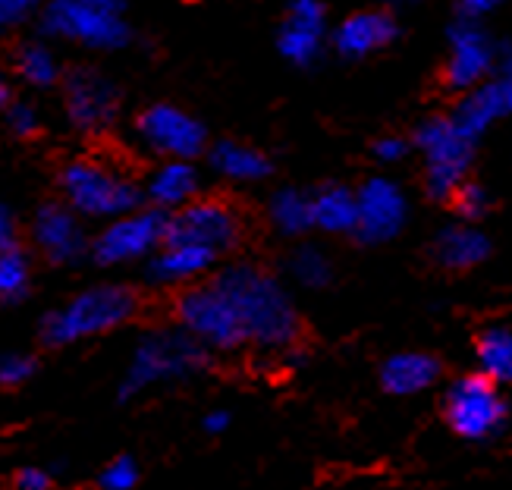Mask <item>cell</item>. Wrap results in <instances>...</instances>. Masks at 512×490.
Listing matches in <instances>:
<instances>
[{
  "label": "cell",
  "instance_id": "cell-39",
  "mask_svg": "<svg viewBox=\"0 0 512 490\" xmlns=\"http://www.w3.org/2000/svg\"><path fill=\"white\" fill-rule=\"evenodd\" d=\"M494 73H512V38L497 41V66Z\"/></svg>",
  "mask_w": 512,
  "mask_h": 490
},
{
  "label": "cell",
  "instance_id": "cell-29",
  "mask_svg": "<svg viewBox=\"0 0 512 490\" xmlns=\"http://www.w3.org/2000/svg\"><path fill=\"white\" fill-rule=\"evenodd\" d=\"M16 73L29 85L48 88V85H54L60 79L57 54L48 48V44H26V48L16 54Z\"/></svg>",
  "mask_w": 512,
  "mask_h": 490
},
{
  "label": "cell",
  "instance_id": "cell-24",
  "mask_svg": "<svg viewBox=\"0 0 512 490\" xmlns=\"http://www.w3.org/2000/svg\"><path fill=\"white\" fill-rule=\"evenodd\" d=\"M211 167L236 183H258L271 173V161L258 148L242 142H217L211 148Z\"/></svg>",
  "mask_w": 512,
  "mask_h": 490
},
{
  "label": "cell",
  "instance_id": "cell-35",
  "mask_svg": "<svg viewBox=\"0 0 512 490\" xmlns=\"http://www.w3.org/2000/svg\"><path fill=\"white\" fill-rule=\"evenodd\" d=\"M412 151V142L409 139H399V136H384L374 142V158L381 164H399Z\"/></svg>",
  "mask_w": 512,
  "mask_h": 490
},
{
  "label": "cell",
  "instance_id": "cell-38",
  "mask_svg": "<svg viewBox=\"0 0 512 490\" xmlns=\"http://www.w3.org/2000/svg\"><path fill=\"white\" fill-rule=\"evenodd\" d=\"M16 245V220L7 205H0V252H7Z\"/></svg>",
  "mask_w": 512,
  "mask_h": 490
},
{
  "label": "cell",
  "instance_id": "cell-10",
  "mask_svg": "<svg viewBox=\"0 0 512 490\" xmlns=\"http://www.w3.org/2000/svg\"><path fill=\"white\" fill-rule=\"evenodd\" d=\"M497 66V41L487 35L481 22L456 19L447 29V63H443V82L450 92H472L484 79L494 76Z\"/></svg>",
  "mask_w": 512,
  "mask_h": 490
},
{
  "label": "cell",
  "instance_id": "cell-25",
  "mask_svg": "<svg viewBox=\"0 0 512 490\" xmlns=\"http://www.w3.org/2000/svg\"><path fill=\"white\" fill-rule=\"evenodd\" d=\"M475 355H478V374H484L497 387L512 384V327L494 324L481 330Z\"/></svg>",
  "mask_w": 512,
  "mask_h": 490
},
{
  "label": "cell",
  "instance_id": "cell-26",
  "mask_svg": "<svg viewBox=\"0 0 512 490\" xmlns=\"http://www.w3.org/2000/svg\"><path fill=\"white\" fill-rule=\"evenodd\" d=\"M267 214L283 236H302L311 230V195L299 189H280L267 205Z\"/></svg>",
  "mask_w": 512,
  "mask_h": 490
},
{
  "label": "cell",
  "instance_id": "cell-34",
  "mask_svg": "<svg viewBox=\"0 0 512 490\" xmlns=\"http://www.w3.org/2000/svg\"><path fill=\"white\" fill-rule=\"evenodd\" d=\"M509 0H456V19H469V22H484L491 13L506 7Z\"/></svg>",
  "mask_w": 512,
  "mask_h": 490
},
{
  "label": "cell",
  "instance_id": "cell-17",
  "mask_svg": "<svg viewBox=\"0 0 512 490\" xmlns=\"http://www.w3.org/2000/svg\"><path fill=\"white\" fill-rule=\"evenodd\" d=\"M32 239L35 249L54 264H73L88 249L79 214L66 205H41L32 220Z\"/></svg>",
  "mask_w": 512,
  "mask_h": 490
},
{
  "label": "cell",
  "instance_id": "cell-27",
  "mask_svg": "<svg viewBox=\"0 0 512 490\" xmlns=\"http://www.w3.org/2000/svg\"><path fill=\"white\" fill-rule=\"evenodd\" d=\"M32 286V264L29 255L19 252L16 245L7 252H0V302L16 305L29 296Z\"/></svg>",
  "mask_w": 512,
  "mask_h": 490
},
{
  "label": "cell",
  "instance_id": "cell-7",
  "mask_svg": "<svg viewBox=\"0 0 512 490\" xmlns=\"http://www.w3.org/2000/svg\"><path fill=\"white\" fill-rule=\"evenodd\" d=\"M450 428L465 440H487L497 434L506 421V399L494 381L484 374H465L450 384L443 399Z\"/></svg>",
  "mask_w": 512,
  "mask_h": 490
},
{
  "label": "cell",
  "instance_id": "cell-6",
  "mask_svg": "<svg viewBox=\"0 0 512 490\" xmlns=\"http://www.w3.org/2000/svg\"><path fill=\"white\" fill-rule=\"evenodd\" d=\"M41 26L54 38L92 51H117L129 41L126 0H48Z\"/></svg>",
  "mask_w": 512,
  "mask_h": 490
},
{
  "label": "cell",
  "instance_id": "cell-40",
  "mask_svg": "<svg viewBox=\"0 0 512 490\" xmlns=\"http://www.w3.org/2000/svg\"><path fill=\"white\" fill-rule=\"evenodd\" d=\"M227 428H230V412L214 409V412L205 415V431H208V434H224Z\"/></svg>",
  "mask_w": 512,
  "mask_h": 490
},
{
  "label": "cell",
  "instance_id": "cell-1",
  "mask_svg": "<svg viewBox=\"0 0 512 490\" xmlns=\"http://www.w3.org/2000/svg\"><path fill=\"white\" fill-rule=\"evenodd\" d=\"M242 327L246 346L289 349L299 340V311L283 283L258 264H230L211 280Z\"/></svg>",
  "mask_w": 512,
  "mask_h": 490
},
{
  "label": "cell",
  "instance_id": "cell-15",
  "mask_svg": "<svg viewBox=\"0 0 512 490\" xmlns=\"http://www.w3.org/2000/svg\"><path fill=\"white\" fill-rule=\"evenodd\" d=\"M327 38V10L321 0H289L277 35L280 54L293 66H311L321 57Z\"/></svg>",
  "mask_w": 512,
  "mask_h": 490
},
{
  "label": "cell",
  "instance_id": "cell-22",
  "mask_svg": "<svg viewBox=\"0 0 512 490\" xmlns=\"http://www.w3.org/2000/svg\"><path fill=\"white\" fill-rule=\"evenodd\" d=\"M440 377V362L425 352H399L390 355L381 368V384L393 396H415L421 390H431Z\"/></svg>",
  "mask_w": 512,
  "mask_h": 490
},
{
  "label": "cell",
  "instance_id": "cell-14",
  "mask_svg": "<svg viewBox=\"0 0 512 490\" xmlns=\"http://www.w3.org/2000/svg\"><path fill=\"white\" fill-rule=\"evenodd\" d=\"M120 95L114 82L95 70H76L66 76V114L82 132H101L114 123Z\"/></svg>",
  "mask_w": 512,
  "mask_h": 490
},
{
  "label": "cell",
  "instance_id": "cell-8",
  "mask_svg": "<svg viewBox=\"0 0 512 490\" xmlns=\"http://www.w3.org/2000/svg\"><path fill=\"white\" fill-rule=\"evenodd\" d=\"M176 321L205 349H239L246 346L242 327L224 293L208 280L198 283L176 299Z\"/></svg>",
  "mask_w": 512,
  "mask_h": 490
},
{
  "label": "cell",
  "instance_id": "cell-41",
  "mask_svg": "<svg viewBox=\"0 0 512 490\" xmlns=\"http://www.w3.org/2000/svg\"><path fill=\"white\" fill-rule=\"evenodd\" d=\"M13 104V92H10V82L0 76V110H7Z\"/></svg>",
  "mask_w": 512,
  "mask_h": 490
},
{
  "label": "cell",
  "instance_id": "cell-23",
  "mask_svg": "<svg viewBox=\"0 0 512 490\" xmlns=\"http://www.w3.org/2000/svg\"><path fill=\"white\" fill-rule=\"evenodd\" d=\"M311 227L330 236H349L355 230V189L333 183L311 195Z\"/></svg>",
  "mask_w": 512,
  "mask_h": 490
},
{
  "label": "cell",
  "instance_id": "cell-5",
  "mask_svg": "<svg viewBox=\"0 0 512 490\" xmlns=\"http://www.w3.org/2000/svg\"><path fill=\"white\" fill-rule=\"evenodd\" d=\"M412 148L425 161V192L437 202H450L456 189L469 180L475 142L453 123L450 114H434L418 123Z\"/></svg>",
  "mask_w": 512,
  "mask_h": 490
},
{
  "label": "cell",
  "instance_id": "cell-32",
  "mask_svg": "<svg viewBox=\"0 0 512 490\" xmlns=\"http://www.w3.org/2000/svg\"><path fill=\"white\" fill-rule=\"evenodd\" d=\"M98 481H101L104 490H132L139 481V465L132 462L129 456H120V459H114L107 465Z\"/></svg>",
  "mask_w": 512,
  "mask_h": 490
},
{
  "label": "cell",
  "instance_id": "cell-31",
  "mask_svg": "<svg viewBox=\"0 0 512 490\" xmlns=\"http://www.w3.org/2000/svg\"><path fill=\"white\" fill-rule=\"evenodd\" d=\"M35 374V359L22 352H7L0 355V384L4 387H22L26 381H32Z\"/></svg>",
  "mask_w": 512,
  "mask_h": 490
},
{
  "label": "cell",
  "instance_id": "cell-28",
  "mask_svg": "<svg viewBox=\"0 0 512 490\" xmlns=\"http://www.w3.org/2000/svg\"><path fill=\"white\" fill-rule=\"evenodd\" d=\"M289 277L299 286L321 289L333 280V261L318 245H299V249L289 255Z\"/></svg>",
  "mask_w": 512,
  "mask_h": 490
},
{
  "label": "cell",
  "instance_id": "cell-16",
  "mask_svg": "<svg viewBox=\"0 0 512 490\" xmlns=\"http://www.w3.org/2000/svg\"><path fill=\"white\" fill-rule=\"evenodd\" d=\"M453 123L469 136L475 145L497 120L512 117V73H494L472 92L459 95L456 107L450 110Z\"/></svg>",
  "mask_w": 512,
  "mask_h": 490
},
{
  "label": "cell",
  "instance_id": "cell-30",
  "mask_svg": "<svg viewBox=\"0 0 512 490\" xmlns=\"http://www.w3.org/2000/svg\"><path fill=\"white\" fill-rule=\"evenodd\" d=\"M450 202H453L456 214L462 217V224H478V220L487 217V211H491V195H487V189L478 183H469V180L456 189Z\"/></svg>",
  "mask_w": 512,
  "mask_h": 490
},
{
  "label": "cell",
  "instance_id": "cell-36",
  "mask_svg": "<svg viewBox=\"0 0 512 490\" xmlns=\"http://www.w3.org/2000/svg\"><path fill=\"white\" fill-rule=\"evenodd\" d=\"M41 0H0V29H10L16 22H22L29 13H35V7Z\"/></svg>",
  "mask_w": 512,
  "mask_h": 490
},
{
  "label": "cell",
  "instance_id": "cell-12",
  "mask_svg": "<svg viewBox=\"0 0 512 490\" xmlns=\"http://www.w3.org/2000/svg\"><path fill=\"white\" fill-rule=\"evenodd\" d=\"M409 220L406 189L390 176H374L355 189V230L352 236L365 245H381L399 236Z\"/></svg>",
  "mask_w": 512,
  "mask_h": 490
},
{
  "label": "cell",
  "instance_id": "cell-11",
  "mask_svg": "<svg viewBox=\"0 0 512 490\" xmlns=\"http://www.w3.org/2000/svg\"><path fill=\"white\" fill-rule=\"evenodd\" d=\"M242 236V220L236 208L217 198H195L186 208L167 217V239L164 242H189L220 255L230 252Z\"/></svg>",
  "mask_w": 512,
  "mask_h": 490
},
{
  "label": "cell",
  "instance_id": "cell-4",
  "mask_svg": "<svg viewBox=\"0 0 512 490\" xmlns=\"http://www.w3.org/2000/svg\"><path fill=\"white\" fill-rule=\"evenodd\" d=\"M205 365H208V349L198 340H192L186 330H151L139 340L136 352H132L120 396L132 399L154 384L183 381V377L202 371Z\"/></svg>",
  "mask_w": 512,
  "mask_h": 490
},
{
  "label": "cell",
  "instance_id": "cell-33",
  "mask_svg": "<svg viewBox=\"0 0 512 490\" xmlns=\"http://www.w3.org/2000/svg\"><path fill=\"white\" fill-rule=\"evenodd\" d=\"M7 123L22 139L32 136V132H38V114H35L32 104H10L7 107Z\"/></svg>",
  "mask_w": 512,
  "mask_h": 490
},
{
  "label": "cell",
  "instance_id": "cell-21",
  "mask_svg": "<svg viewBox=\"0 0 512 490\" xmlns=\"http://www.w3.org/2000/svg\"><path fill=\"white\" fill-rule=\"evenodd\" d=\"M145 192L154 208L173 214L198 198V173L189 161H164L148 176Z\"/></svg>",
  "mask_w": 512,
  "mask_h": 490
},
{
  "label": "cell",
  "instance_id": "cell-20",
  "mask_svg": "<svg viewBox=\"0 0 512 490\" xmlns=\"http://www.w3.org/2000/svg\"><path fill=\"white\" fill-rule=\"evenodd\" d=\"M491 255V239L475 224H450L434 239V261L447 271H472Z\"/></svg>",
  "mask_w": 512,
  "mask_h": 490
},
{
  "label": "cell",
  "instance_id": "cell-13",
  "mask_svg": "<svg viewBox=\"0 0 512 490\" xmlns=\"http://www.w3.org/2000/svg\"><path fill=\"white\" fill-rule=\"evenodd\" d=\"M145 148L161 154L164 161H192L205 151L208 132L195 117L173 104H154L136 123Z\"/></svg>",
  "mask_w": 512,
  "mask_h": 490
},
{
  "label": "cell",
  "instance_id": "cell-9",
  "mask_svg": "<svg viewBox=\"0 0 512 490\" xmlns=\"http://www.w3.org/2000/svg\"><path fill=\"white\" fill-rule=\"evenodd\" d=\"M167 217L170 214L158 208H148V211L136 208L123 217H114L92 242V258L101 267H114V264H129V261L151 255L154 249H161L167 239Z\"/></svg>",
  "mask_w": 512,
  "mask_h": 490
},
{
  "label": "cell",
  "instance_id": "cell-37",
  "mask_svg": "<svg viewBox=\"0 0 512 490\" xmlns=\"http://www.w3.org/2000/svg\"><path fill=\"white\" fill-rule=\"evenodd\" d=\"M13 490H54V478L44 469H22L13 478Z\"/></svg>",
  "mask_w": 512,
  "mask_h": 490
},
{
  "label": "cell",
  "instance_id": "cell-2",
  "mask_svg": "<svg viewBox=\"0 0 512 490\" xmlns=\"http://www.w3.org/2000/svg\"><path fill=\"white\" fill-rule=\"evenodd\" d=\"M136 308L139 299L129 286H92L41 321V340L48 346H70L88 337H98V333L126 324L136 315Z\"/></svg>",
  "mask_w": 512,
  "mask_h": 490
},
{
  "label": "cell",
  "instance_id": "cell-42",
  "mask_svg": "<svg viewBox=\"0 0 512 490\" xmlns=\"http://www.w3.org/2000/svg\"><path fill=\"white\" fill-rule=\"evenodd\" d=\"M418 4H421V0H387V10L390 13H399V10H412Z\"/></svg>",
  "mask_w": 512,
  "mask_h": 490
},
{
  "label": "cell",
  "instance_id": "cell-3",
  "mask_svg": "<svg viewBox=\"0 0 512 490\" xmlns=\"http://www.w3.org/2000/svg\"><path fill=\"white\" fill-rule=\"evenodd\" d=\"M60 186L66 195V208L95 220H114L136 211L142 198V189L129 173L98 158H79L66 164L60 173Z\"/></svg>",
  "mask_w": 512,
  "mask_h": 490
},
{
  "label": "cell",
  "instance_id": "cell-19",
  "mask_svg": "<svg viewBox=\"0 0 512 490\" xmlns=\"http://www.w3.org/2000/svg\"><path fill=\"white\" fill-rule=\"evenodd\" d=\"M217 261L214 252L202 249V245H189V242H164L161 252L151 258L148 264V277L154 283H167V286H180L195 277H202L211 271V264Z\"/></svg>",
  "mask_w": 512,
  "mask_h": 490
},
{
  "label": "cell",
  "instance_id": "cell-18",
  "mask_svg": "<svg viewBox=\"0 0 512 490\" xmlns=\"http://www.w3.org/2000/svg\"><path fill=\"white\" fill-rule=\"evenodd\" d=\"M396 35H399V22L390 10H359L346 16L330 32V44L346 60H365L377 51L390 48Z\"/></svg>",
  "mask_w": 512,
  "mask_h": 490
}]
</instances>
